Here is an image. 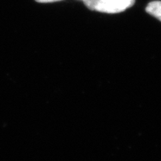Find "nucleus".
Returning a JSON list of instances; mask_svg holds the SVG:
<instances>
[{
  "label": "nucleus",
  "mask_w": 161,
  "mask_h": 161,
  "mask_svg": "<svg viewBox=\"0 0 161 161\" xmlns=\"http://www.w3.org/2000/svg\"><path fill=\"white\" fill-rule=\"evenodd\" d=\"M146 11L161 21V1H152L147 5Z\"/></svg>",
  "instance_id": "obj_2"
},
{
  "label": "nucleus",
  "mask_w": 161,
  "mask_h": 161,
  "mask_svg": "<svg viewBox=\"0 0 161 161\" xmlns=\"http://www.w3.org/2000/svg\"><path fill=\"white\" fill-rule=\"evenodd\" d=\"M36 2L40 3H55V2L62 1V0H35Z\"/></svg>",
  "instance_id": "obj_3"
},
{
  "label": "nucleus",
  "mask_w": 161,
  "mask_h": 161,
  "mask_svg": "<svg viewBox=\"0 0 161 161\" xmlns=\"http://www.w3.org/2000/svg\"><path fill=\"white\" fill-rule=\"evenodd\" d=\"M91 11L106 14H118L131 8L135 0H83Z\"/></svg>",
  "instance_id": "obj_1"
},
{
  "label": "nucleus",
  "mask_w": 161,
  "mask_h": 161,
  "mask_svg": "<svg viewBox=\"0 0 161 161\" xmlns=\"http://www.w3.org/2000/svg\"><path fill=\"white\" fill-rule=\"evenodd\" d=\"M81 1H83V0H81Z\"/></svg>",
  "instance_id": "obj_4"
}]
</instances>
